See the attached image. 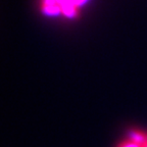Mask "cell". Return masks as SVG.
Returning <instances> with one entry per match:
<instances>
[{
	"mask_svg": "<svg viewBox=\"0 0 147 147\" xmlns=\"http://www.w3.org/2000/svg\"><path fill=\"white\" fill-rule=\"evenodd\" d=\"M89 0H39V8L50 18L73 20L80 14Z\"/></svg>",
	"mask_w": 147,
	"mask_h": 147,
	"instance_id": "obj_1",
	"label": "cell"
},
{
	"mask_svg": "<svg viewBox=\"0 0 147 147\" xmlns=\"http://www.w3.org/2000/svg\"><path fill=\"white\" fill-rule=\"evenodd\" d=\"M128 140L140 145L141 147L147 142V134L143 133L142 131L132 129L128 132Z\"/></svg>",
	"mask_w": 147,
	"mask_h": 147,
	"instance_id": "obj_2",
	"label": "cell"
},
{
	"mask_svg": "<svg viewBox=\"0 0 147 147\" xmlns=\"http://www.w3.org/2000/svg\"><path fill=\"white\" fill-rule=\"evenodd\" d=\"M117 147H141V146L136 144V143L132 142V141H130V140H126V141L121 142L119 144H117Z\"/></svg>",
	"mask_w": 147,
	"mask_h": 147,
	"instance_id": "obj_3",
	"label": "cell"
},
{
	"mask_svg": "<svg viewBox=\"0 0 147 147\" xmlns=\"http://www.w3.org/2000/svg\"><path fill=\"white\" fill-rule=\"evenodd\" d=\"M142 147H147V142H146V143H145V144H144V145H143V146H142Z\"/></svg>",
	"mask_w": 147,
	"mask_h": 147,
	"instance_id": "obj_4",
	"label": "cell"
},
{
	"mask_svg": "<svg viewBox=\"0 0 147 147\" xmlns=\"http://www.w3.org/2000/svg\"><path fill=\"white\" fill-rule=\"evenodd\" d=\"M146 134H147V133H146Z\"/></svg>",
	"mask_w": 147,
	"mask_h": 147,
	"instance_id": "obj_5",
	"label": "cell"
}]
</instances>
